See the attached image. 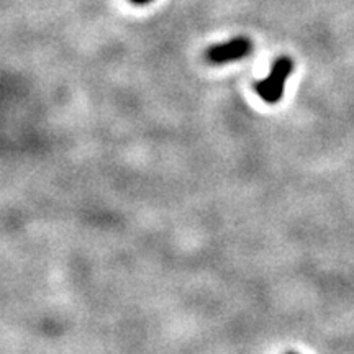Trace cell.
Returning a JSON list of instances; mask_svg holds the SVG:
<instances>
[{"mask_svg": "<svg viewBox=\"0 0 354 354\" xmlns=\"http://www.w3.org/2000/svg\"><path fill=\"white\" fill-rule=\"evenodd\" d=\"M292 71H294V61L289 56L277 57L272 63L271 73L268 74V77L256 82L254 88L261 99L268 102V104H277L284 95L286 81L289 79Z\"/></svg>", "mask_w": 354, "mask_h": 354, "instance_id": "1", "label": "cell"}, {"mask_svg": "<svg viewBox=\"0 0 354 354\" xmlns=\"http://www.w3.org/2000/svg\"><path fill=\"white\" fill-rule=\"evenodd\" d=\"M253 51V41L246 37H234L227 43H220L210 46L205 51L207 61L212 64H225L232 61H240L250 56Z\"/></svg>", "mask_w": 354, "mask_h": 354, "instance_id": "2", "label": "cell"}, {"mask_svg": "<svg viewBox=\"0 0 354 354\" xmlns=\"http://www.w3.org/2000/svg\"><path fill=\"white\" fill-rule=\"evenodd\" d=\"M131 3H135V6H146V3H151L153 0H130Z\"/></svg>", "mask_w": 354, "mask_h": 354, "instance_id": "3", "label": "cell"}]
</instances>
